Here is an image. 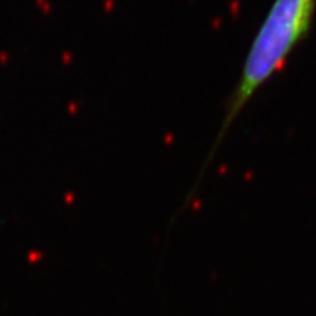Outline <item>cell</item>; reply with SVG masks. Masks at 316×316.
I'll return each instance as SVG.
<instances>
[{"label": "cell", "instance_id": "cell-1", "mask_svg": "<svg viewBox=\"0 0 316 316\" xmlns=\"http://www.w3.org/2000/svg\"><path fill=\"white\" fill-rule=\"evenodd\" d=\"M315 12L316 0L273 1L248 50L241 75L227 99L222 125L205 166L249 100L284 69L296 46L307 38Z\"/></svg>", "mask_w": 316, "mask_h": 316}]
</instances>
